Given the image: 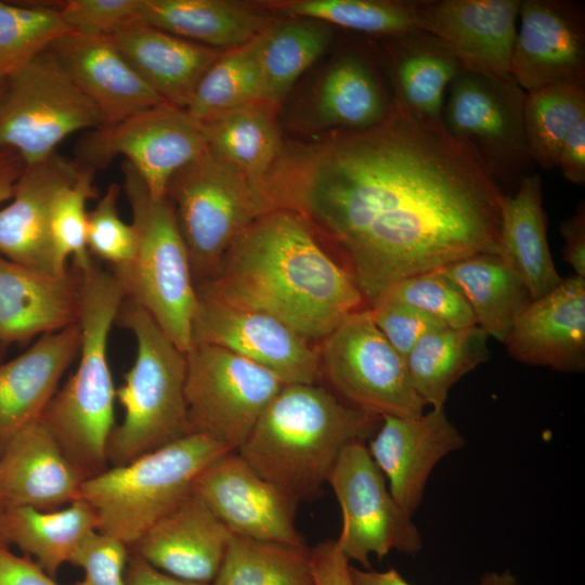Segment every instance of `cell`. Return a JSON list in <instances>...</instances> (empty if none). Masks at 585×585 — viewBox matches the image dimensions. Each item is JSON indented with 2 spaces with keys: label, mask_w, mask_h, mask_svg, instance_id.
<instances>
[{
  "label": "cell",
  "mask_w": 585,
  "mask_h": 585,
  "mask_svg": "<svg viewBox=\"0 0 585 585\" xmlns=\"http://www.w3.org/2000/svg\"><path fill=\"white\" fill-rule=\"evenodd\" d=\"M368 309L377 328L404 360L425 335L445 327L415 308L388 299H378Z\"/></svg>",
  "instance_id": "47"
},
{
  "label": "cell",
  "mask_w": 585,
  "mask_h": 585,
  "mask_svg": "<svg viewBox=\"0 0 585 585\" xmlns=\"http://www.w3.org/2000/svg\"><path fill=\"white\" fill-rule=\"evenodd\" d=\"M380 420L317 384L284 385L237 453L298 504L312 502L342 448L368 440Z\"/></svg>",
  "instance_id": "3"
},
{
  "label": "cell",
  "mask_w": 585,
  "mask_h": 585,
  "mask_svg": "<svg viewBox=\"0 0 585 585\" xmlns=\"http://www.w3.org/2000/svg\"><path fill=\"white\" fill-rule=\"evenodd\" d=\"M504 344L518 362L567 373L585 368V277L572 275L517 317Z\"/></svg>",
  "instance_id": "20"
},
{
  "label": "cell",
  "mask_w": 585,
  "mask_h": 585,
  "mask_svg": "<svg viewBox=\"0 0 585 585\" xmlns=\"http://www.w3.org/2000/svg\"><path fill=\"white\" fill-rule=\"evenodd\" d=\"M70 31L49 2L0 1V79Z\"/></svg>",
  "instance_id": "41"
},
{
  "label": "cell",
  "mask_w": 585,
  "mask_h": 585,
  "mask_svg": "<svg viewBox=\"0 0 585 585\" xmlns=\"http://www.w3.org/2000/svg\"><path fill=\"white\" fill-rule=\"evenodd\" d=\"M263 38L264 32L221 52L200 78L185 108L193 118L203 122L236 108L262 103Z\"/></svg>",
  "instance_id": "36"
},
{
  "label": "cell",
  "mask_w": 585,
  "mask_h": 585,
  "mask_svg": "<svg viewBox=\"0 0 585 585\" xmlns=\"http://www.w3.org/2000/svg\"><path fill=\"white\" fill-rule=\"evenodd\" d=\"M196 289L225 304L270 315L309 341L324 339L350 314L368 307L307 220L284 208L250 223L234 239L216 275Z\"/></svg>",
  "instance_id": "2"
},
{
  "label": "cell",
  "mask_w": 585,
  "mask_h": 585,
  "mask_svg": "<svg viewBox=\"0 0 585 585\" xmlns=\"http://www.w3.org/2000/svg\"><path fill=\"white\" fill-rule=\"evenodd\" d=\"M49 4L70 31L109 37L136 21L139 0H65Z\"/></svg>",
  "instance_id": "45"
},
{
  "label": "cell",
  "mask_w": 585,
  "mask_h": 585,
  "mask_svg": "<svg viewBox=\"0 0 585 585\" xmlns=\"http://www.w3.org/2000/svg\"><path fill=\"white\" fill-rule=\"evenodd\" d=\"M211 585H314L309 548L232 534Z\"/></svg>",
  "instance_id": "40"
},
{
  "label": "cell",
  "mask_w": 585,
  "mask_h": 585,
  "mask_svg": "<svg viewBox=\"0 0 585 585\" xmlns=\"http://www.w3.org/2000/svg\"><path fill=\"white\" fill-rule=\"evenodd\" d=\"M75 270L79 281V360L41 418L67 458L88 479L108 465L116 389L107 349L125 296L113 273L93 260L86 269Z\"/></svg>",
  "instance_id": "4"
},
{
  "label": "cell",
  "mask_w": 585,
  "mask_h": 585,
  "mask_svg": "<svg viewBox=\"0 0 585 585\" xmlns=\"http://www.w3.org/2000/svg\"><path fill=\"white\" fill-rule=\"evenodd\" d=\"M96 531V515L81 498L50 511L32 507L0 508V536L4 543L14 544L52 577Z\"/></svg>",
  "instance_id": "31"
},
{
  "label": "cell",
  "mask_w": 585,
  "mask_h": 585,
  "mask_svg": "<svg viewBox=\"0 0 585 585\" xmlns=\"http://www.w3.org/2000/svg\"><path fill=\"white\" fill-rule=\"evenodd\" d=\"M388 38L395 100L420 119L443 126L447 89L464 70L459 62L424 30Z\"/></svg>",
  "instance_id": "30"
},
{
  "label": "cell",
  "mask_w": 585,
  "mask_h": 585,
  "mask_svg": "<svg viewBox=\"0 0 585 585\" xmlns=\"http://www.w3.org/2000/svg\"><path fill=\"white\" fill-rule=\"evenodd\" d=\"M127 585H211L190 582L167 574L136 555H131L126 569Z\"/></svg>",
  "instance_id": "52"
},
{
  "label": "cell",
  "mask_w": 585,
  "mask_h": 585,
  "mask_svg": "<svg viewBox=\"0 0 585 585\" xmlns=\"http://www.w3.org/2000/svg\"><path fill=\"white\" fill-rule=\"evenodd\" d=\"M109 39L166 103L184 109L200 78L223 51L138 21L125 25Z\"/></svg>",
  "instance_id": "27"
},
{
  "label": "cell",
  "mask_w": 585,
  "mask_h": 585,
  "mask_svg": "<svg viewBox=\"0 0 585 585\" xmlns=\"http://www.w3.org/2000/svg\"><path fill=\"white\" fill-rule=\"evenodd\" d=\"M564 179L584 185L585 183V119L577 122L566 136L557 160Z\"/></svg>",
  "instance_id": "51"
},
{
  "label": "cell",
  "mask_w": 585,
  "mask_h": 585,
  "mask_svg": "<svg viewBox=\"0 0 585 585\" xmlns=\"http://www.w3.org/2000/svg\"><path fill=\"white\" fill-rule=\"evenodd\" d=\"M136 21L219 50L242 46L275 24L265 11L227 0H139Z\"/></svg>",
  "instance_id": "28"
},
{
  "label": "cell",
  "mask_w": 585,
  "mask_h": 585,
  "mask_svg": "<svg viewBox=\"0 0 585 585\" xmlns=\"http://www.w3.org/2000/svg\"><path fill=\"white\" fill-rule=\"evenodd\" d=\"M230 451L208 435L188 433L86 479L78 498L94 510L98 532L131 547L192 494L206 466Z\"/></svg>",
  "instance_id": "7"
},
{
  "label": "cell",
  "mask_w": 585,
  "mask_h": 585,
  "mask_svg": "<svg viewBox=\"0 0 585 585\" xmlns=\"http://www.w3.org/2000/svg\"><path fill=\"white\" fill-rule=\"evenodd\" d=\"M0 544H1V545H6V544L4 543V541L2 540L1 536H0Z\"/></svg>",
  "instance_id": "57"
},
{
  "label": "cell",
  "mask_w": 585,
  "mask_h": 585,
  "mask_svg": "<svg viewBox=\"0 0 585 585\" xmlns=\"http://www.w3.org/2000/svg\"><path fill=\"white\" fill-rule=\"evenodd\" d=\"M2 360V349H0V362Z\"/></svg>",
  "instance_id": "58"
},
{
  "label": "cell",
  "mask_w": 585,
  "mask_h": 585,
  "mask_svg": "<svg viewBox=\"0 0 585 585\" xmlns=\"http://www.w3.org/2000/svg\"><path fill=\"white\" fill-rule=\"evenodd\" d=\"M0 585H61L28 556L0 544Z\"/></svg>",
  "instance_id": "49"
},
{
  "label": "cell",
  "mask_w": 585,
  "mask_h": 585,
  "mask_svg": "<svg viewBox=\"0 0 585 585\" xmlns=\"http://www.w3.org/2000/svg\"><path fill=\"white\" fill-rule=\"evenodd\" d=\"M499 255L515 269L532 300L561 282L549 249L538 174H526L502 207Z\"/></svg>",
  "instance_id": "29"
},
{
  "label": "cell",
  "mask_w": 585,
  "mask_h": 585,
  "mask_svg": "<svg viewBox=\"0 0 585 585\" xmlns=\"http://www.w3.org/2000/svg\"><path fill=\"white\" fill-rule=\"evenodd\" d=\"M437 271L460 289L477 326L503 343L532 301L518 273L499 253L473 255Z\"/></svg>",
  "instance_id": "32"
},
{
  "label": "cell",
  "mask_w": 585,
  "mask_h": 585,
  "mask_svg": "<svg viewBox=\"0 0 585 585\" xmlns=\"http://www.w3.org/2000/svg\"><path fill=\"white\" fill-rule=\"evenodd\" d=\"M197 290V289H196ZM192 346L211 344L262 367L283 384H317L318 352L281 321L235 308L197 291Z\"/></svg>",
  "instance_id": "15"
},
{
  "label": "cell",
  "mask_w": 585,
  "mask_h": 585,
  "mask_svg": "<svg viewBox=\"0 0 585 585\" xmlns=\"http://www.w3.org/2000/svg\"><path fill=\"white\" fill-rule=\"evenodd\" d=\"M350 574L354 585H411L395 569L384 572L360 570L350 566Z\"/></svg>",
  "instance_id": "54"
},
{
  "label": "cell",
  "mask_w": 585,
  "mask_h": 585,
  "mask_svg": "<svg viewBox=\"0 0 585 585\" xmlns=\"http://www.w3.org/2000/svg\"><path fill=\"white\" fill-rule=\"evenodd\" d=\"M48 51L96 106L103 126L166 103L134 72L109 37L68 31Z\"/></svg>",
  "instance_id": "24"
},
{
  "label": "cell",
  "mask_w": 585,
  "mask_h": 585,
  "mask_svg": "<svg viewBox=\"0 0 585 585\" xmlns=\"http://www.w3.org/2000/svg\"><path fill=\"white\" fill-rule=\"evenodd\" d=\"M193 493L234 535L306 546L296 530L298 503L230 451L197 476Z\"/></svg>",
  "instance_id": "16"
},
{
  "label": "cell",
  "mask_w": 585,
  "mask_h": 585,
  "mask_svg": "<svg viewBox=\"0 0 585 585\" xmlns=\"http://www.w3.org/2000/svg\"><path fill=\"white\" fill-rule=\"evenodd\" d=\"M129 547L115 537L92 533L74 554L70 562L84 571L74 585H127Z\"/></svg>",
  "instance_id": "46"
},
{
  "label": "cell",
  "mask_w": 585,
  "mask_h": 585,
  "mask_svg": "<svg viewBox=\"0 0 585 585\" xmlns=\"http://www.w3.org/2000/svg\"><path fill=\"white\" fill-rule=\"evenodd\" d=\"M79 281L42 273L0 253V349L78 323Z\"/></svg>",
  "instance_id": "26"
},
{
  "label": "cell",
  "mask_w": 585,
  "mask_h": 585,
  "mask_svg": "<svg viewBox=\"0 0 585 585\" xmlns=\"http://www.w3.org/2000/svg\"><path fill=\"white\" fill-rule=\"evenodd\" d=\"M231 536L192 492L129 549L174 577L211 584L222 566Z\"/></svg>",
  "instance_id": "23"
},
{
  "label": "cell",
  "mask_w": 585,
  "mask_h": 585,
  "mask_svg": "<svg viewBox=\"0 0 585 585\" xmlns=\"http://www.w3.org/2000/svg\"><path fill=\"white\" fill-rule=\"evenodd\" d=\"M322 378L348 405L384 417H418L425 402L413 389L405 360L375 325L368 307L346 317L322 339Z\"/></svg>",
  "instance_id": "10"
},
{
  "label": "cell",
  "mask_w": 585,
  "mask_h": 585,
  "mask_svg": "<svg viewBox=\"0 0 585 585\" xmlns=\"http://www.w3.org/2000/svg\"><path fill=\"white\" fill-rule=\"evenodd\" d=\"M268 8L294 18L318 21L381 37L421 30L417 0H294L275 2Z\"/></svg>",
  "instance_id": "39"
},
{
  "label": "cell",
  "mask_w": 585,
  "mask_h": 585,
  "mask_svg": "<svg viewBox=\"0 0 585 585\" xmlns=\"http://www.w3.org/2000/svg\"><path fill=\"white\" fill-rule=\"evenodd\" d=\"M80 170L81 165L77 160L57 152L25 166L11 203L0 209L2 256L42 273L67 274H61L54 263L50 216L56 193L73 182Z\"/></svg>",
  "instance_id": "21"
},
{
  "label": "cell",
  "mask_w": 585,
  "mask_h": 585,
  "mask_svg": "<svg viewBox=\"0 0 585 585\" xmlns=\"http://www.w3.org/2000/svg\"><path fill=\"white\" fill-rule=\"evenodd\" d=\"M185 360L188 433L208 435L237 451L285 384L262 367L211 344H193Z\"/></svg>",
  "instance_id": "11"
},
{
  "label": "cell",
  "mask_w": 585,
  "mask_h": 585,
  "mask_svg": "<svg viewBox=\"0 0 585 585\" xmlns=\"http://www.w3.org/2000/svg\"><path fill=\"white\" fill-rule=\"evenodd\" d=\"M103 126L96 106L48 49L5 78L0 95V147L26 166L56 152L70 134Z\"/></svg>",
  "instance_id": "9"
},
{
  "label": "cell",
  "mask_w": 585,
  "mask_h": 585,
  "mask_svg": "<svg viewBox=\"0 0 585 585\" xmlns=\"http://www.w3.org/2000/svg\"><path fill=\"white\" fill-rule=\"evenodd\" d=\"M25 166L17 153L0 147V204L12 198Z\"/></svg>",
  "instance_id": "53"
},
{
  "label": "cell",
  "mask_w": 585,
  "mask_h": 585,
  "mask_svg": "<svg viewBox=\"0 0 585 585\" xmlns=\"http://www.w3.org/2000/svg\"><path fill=\"white\" fill-rule=\"evenodd\" d=\"M327 482L342 514V528L336 541L349 561L369 569L370 555L380 560L392 550L415 555L422 548L412 516L390 493L363 441L342 448Z\"/></svg>",
  "instance_id": "14"
},
{
  "label": "cell",
  "mask_w": 585,
  "mask_h": 585,
  "mask_svg": "<svg viewBox=\"0 0 585 585\" xmlns=\"http://www.w3.org/2000/svg\"><path fill=\"white\" fill-rule=\"evenodd\" d=\"M489 336L477 325L425 335L405 358L411 385L426 405L443 408L451 388L489 356Z\"/></svg>",
  "instance_id": "35"
},
{
  "label": "cell",
  "mask_w": 585,
  "mask_h": 585,
  "mask_svg": "<svg viewBox=\"0 0 585 585\" xmlns=\"http://www.w3.org/2000/svg\"><path fill=\"white\" fill-rule=\"evenodd\" d=\"M166 197L173 207L196 285L212 278L234 239L270 211L242 172L207 151L172 176Z\"/></svg>",
  "instance_id": "8"
},
{
  "label": "cell",
  "mask_w": 585,
  "mask_h": 585,
  "mask_svg": "<svg viewBox=\"0 0 585 585\" xmlns=\"http://www.w3.org/2000/svg\"><path fill=\"white\" fill-rule=\"evenodd\" d=\"M521 0H417L420 29L432 35L464 70L510 75Z\"/></svg>",
  "instance_id": "17"
},
{
  "label": "cell",
  "mask_w": 585,
  "mask_h": 585,
  "mask_svg": "<svg viewBox=\"0 0 585 585\" xmlns=\"http://www.w3.org/2000/svg\"><path fill=\"white\" fill-rule=\"evenodd\" d=\"M560 234L564 240L562 256L574 275L585 277V205L580 203L573 216L562 221Z\"/></svg>",
  "instance_id": "50"
},
{
  "label": "cell",
  "mask_w": 585,
  "mask_h": 585,
  "mask_svg": "<svg viewBox=\"0 0 585 585\" xmlns=\"http://www.w3.org/2000/svg\"><path fill=\"white\" fill-rule=\"evenodd\" d=\"M120 186L112 183L87 217L89 252L110 264L122 266L133 257L136 235L132 224L119 214Z\"/></svg>",
  "instance_id": "44"
},
{
  "label": "cell",
  "mask_w": 585,
  "mask_h": 585,
  "mask_svg": "<svg viewBox=\"0 0 585 585\" xmlns=\"http://www.w3.org/2000/svg\"><path fill=\"white\" fill-rule=\"evenodd\" d=\"M478 585H523L510 571H491L483 574Z\"/></svg>",
  "instance_id": "55"
},
{
  "label": "cell",
  "mask_w": 585,
  "mask_h": 585,
  "mask_svg": "<svg viewBox=\"0 0 585 585\" xmlns=\"http://www.w3.org/2000/svg\"><path fill=\"white\" fill-rule=\"evenodd\" d=\"M585 119V78L525 92L523 126L530 156L545 169L557 167L561 145Z\"/></svg>",
  "instance_id": "38"
},
{
  "label": "cell",
  "mask_w": 585,
  "mask_h": 585,
  "mask_svg": "<svg viewBox=\"0 0 585 585\" xmlns=\"http://www.w3.org/2000/svg\"><path fill=\"white\" fill-rule=\"evenodd\" d=\"M314 585H354L349 559L336 540L322 542L309 549Z\"/></svg>",
  "instance_id": "48"
},
{
  "label": "cell",
  "mask_w": 585,
  "mask_h": 585,
  "mask_svg": "<svg viewBox=\"0 0 585 585\" xmlns=\"http://www.w3.org/2000/svg\"><path fill=\"white\" fill-rule=\"evenodd\" d=\"M391 105L370 61L359 52H347L323 75L315 113L325 127L364 130L381 122Z\"/></svg>",
  "instance_id": "34"
},
{
  "label": "cell",
  "mask_w": 585,
  "mask_h": 585,
  "mask_svg": "<svg viewBox=\"0 0 585 585\" xmlns=\"http://www.w3.org/2000/svg\"><path fill=\"white\" fill-rule=\"evenodd\" d=\"M84 480L40 418L0 453V508L60 509L79 497Z\"/></svg>",
  "instance_id": "22"
},
{
  "label": "cell",
  "mask_w": 585,
  "mask_h": 585,
  "mask_svg": "<svg viewBox=\"0 0 585 585\" xmlns=\"http://www.w3.org/2000/svg\"><path fill=\"white\" fill-rule=\"evenodd\" d=\"M505 195L443 126L396 100L378 125L343 130L270 182L273 207L323 230L368 307L403 278L499 253Z\"/></svg>",
  "instance_id": "1"
},
{
  "label": "cell",
  "mask_w": 585,
  "mask_h": 585,
  "mask_svg": "<svg viewBox=\"0 0 585 585\" xmlns=\"http://www.w3.org/2000/svg\"><path fill=\"white\" fill-rule=\"evenodd\" d=\"M94 171L81 166L77 178L64 185L55 195L50 216V238L54 263L61 274L73 266L86 269L91 262L87 245V202L96 196L93 184Z\"/></svg>",
  "instance_id": "42"
},
{
  "label": "cell",
  "mask_w": 585,
  "mask_h": 585,
  "mask_svg": "<svg viewBox=\"0 0 585 585\" xmlns=\"http://www.w3.org/2000/svg\"><path fill=\"white\" fill-rule=\"evenodd\" d=\"M79 349L76 323L42 335L22 354L0 362V453L18 431L42 417Z\"/></svg>",
  "instance_id": "25"
},
{
  "label": "cell",
  "mask_w": 585,
  "mask_h": 585,
  "mask_svg": "<svg viewBox=\"0 0 585 585\" xmlns=\"http://www.w3.org/2000/svg\"><path fill=\"white\" fill-rule=\"evenodd\" d=\"M123 191L132 214L136 244L132 259L110 268L125 299L142 307L184 353L192 347L197 290L173 207L151 195L128 162L121 165Z\"/></svg>",
  "instance_id": "6"
},
{
  "label": "cell",
  "mask_w": 585,
  "mask_h": 585,
  "mask_svg": "<svg viewBox=\"0 0 585 585\" xmlns=\"http://www.w3.org/2000/svg\"><path fill=\"white\" fill-rule=\"evenodd\" d=\"M525 91L511 76L461 70L447 89L442 125L466 146L491 177L522 179L532 160L524 134ZM500 185V184H499Z\"/></svg>",
  "instance_id": "12"
},
{
  "label": "cell",
  "mask_w": 585,
  "mask_h": 585,
  "mask_svg": "<svg viewBox=\"0 0 585 585\" xmlns=\"http://www.w3.org/2000/svg\"><path fill=\"white\" fill-rule=\"evenodd\" d=\"M368 440V453L388 480L390 493L411 516L419 507L437 464L465 445L444 407L414 418L384 416Z\"/></svg>",
  "instance_id": "19"
},
{
  "label": "cell",
  "mask_w": 585,
  "mask_h": 585,
  "mask_svg": "<svg viewBox=\"0 0 585 585\" xmlns=\"http://www.w3.org/2000/svg\"><path fill=\"white\" fill-rule=\"evenodd\" d=\"M332 26L295 18L264 31L261 50L262 103L274 107L296 80L327 50Z\"/></svg>",
  "instance_id": "37"
},
{
  "label": "cell",
  "mask_w": 585,
  "mask_h": 585,
  "mask_svg": "<svg viewBox=\"0 0 585 585\" xmlns=\"http://www.w3.org/2000/svg\"><path fill=\"white\" fill-rule=\"evenodd\" d=\"M4 81H5V79H0V95H1V93L3 91V88H4Z\"/></svg>",
  "instance_id": "56"
},
{
  "label": "cell",
  "mask_w": 585,
  "mask_h": 585,
  "mask_svg": "<svg viewBox=\"0 0 585 585\" xmlns=\"http://www.w3.org/2000/svg\"><path fill=\"white\" fill-rule=\"evenodd\" d=\"M379 299L415 308L447 328L461 329L477 325L460 289L439 271L403 278L393 284Z\"/></svg>",
  "instance_id": "43"
},
{
  "label": "cell",
  "mask_w": 585,
  "mask_h": 585,
  "mask_svg": "<svg viewBox=\"0 0 585 585\" xmlns=\"http://www.w3.org/2000/svg\"><path fill=\"white\" fill-rule=\"evenodd\" d=\"M510 75L532 91L585 78V13L564 0H521Z\"/></svg>",
  "instance_id": "18"
},
{
  "label": "cell",
  "mask_w": 585,
  "mask_h": 585,
  "mask_svg": "<svg viewBox=\"0 0 585 585\" xmlns=\"http://www.w3.org/2000/svg\"><path fill=\"white\" fill-rule=\"evenodd\" d=\"M116 323L134 336L136 355L115 392L123 417L108 439L106 457L112 467L188 434L185 353L130 300L123 299Z\"/></svg>",
  "instance_id": "5"
},
{
  "label": "cell",
  "mask_w": 585,
  "mask_h": 585,
  "mask_svg": "<svg viewBox=\"0 0 585 585\" xmlns=\"http://www.w3.org/2000/svg\"><path fill=\"white\" fill-rule=\"evenodd\" d=\"M206 151L203 122L168 103L89 130L76 146L77 161L93 171L125 157L156 198L166 196L178 170Z\"/></svg>",
  "instance_id": "13"
},
{
  "label": "cell",
  "mask_w": 585,
  "mask_h": 585,
  "mask_svg": "<svg viewBox=\"0 0 585 585\" xmlns=\"http://www.w3.org/2000/svg\"><path fill=\"white\" fill-rule=\"evenodd\" d=\"M273 109L258 103L203 121L207 152L242 172L270 210L268 187L282 145Z\"/></svg>",
  "instance_id": "33"
}]
</instances>
